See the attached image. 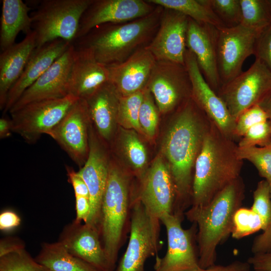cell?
Instances as JSON below:
<instances>
[{"mask_svg": "<svg viewBox=\"0 0 271 271\" xmlns=\"http://www.w3.org/2000/svg\"><path fill=\"white\" fill-rule=\"evenodd\" d=\"M176 111L164 137L162 152L176 189L173 214L183 218L192 204L195 164L211 121L191 97Z\"/></svg>", "mask_w": 271, "mask_h": 271, "instance_id": "cell-1", "label": "cell"}, {"mask_svg": "<svg viewBox=\"0 0 271 271\" xmlns=\"http://www.w3.org/2000/svg\"><path fill=\"white\" fill-rule=\"evenodd\" d=\"M237 148L211 122L195 164L191 206L207 205L240 176L243 161L237 156Z\"/></svg>", "mask_w": 271, "mask_h": 271, "instance_id": "cell-2", "label": "cell"}, {"mask_svg": "<svg viewBox=\"0 0 271 271\" xmlns=\"http://www.w3.org/2000/svg\"><path fill=\"white\" fill-rule=\"evenodd\" d=\"M244 193V183L240 176L207 205L191 206L185 212L187 219L197 225L196 241L202 268L215 264L217 247L231 234L234 215L241 207Z\"/></svg>", "mask_w": 271, "mask_h": 271, "instance_id": "cell-3", "label": "cell"}, {"mask_svg": "<svg viewBox=\"0 0 271 271\" xmlns=\"http://www.w3.org/2000/svg\"><path fill=\"white\" fill-rule=\"evenodd\" d=\"M163 11V7L156 6L152 13L144 17L98 26L77 39L75 46L88 49L98 62L105 66L122 63L151 42Z\"/></svg>", "mask_w": 271, "mask_h": 271, "instance_id": "cell-4", "label": "cell"}, {"mask_svg": "<svg viewBox=\"0 0 271 271\" xmlns=\"http://www.w3.org/2000/svg\"><path fill=\"white\" fill-rule=\"evenodd\" d=\"M133 199L127 176L110 163L98 228L111 271L115 268L119 250L129 230Z\"/></svg>", "mask_w": 271, "mask_h": 271, "instance_id": "cell-5", "label": "cell"}, {"mask_svg": "<svg viewBox=\"0 0 271 271\" xmlns=\"http://www.w3.org/2000/svg\"><path fill=\"white\" fill-rule=\"evenodd\" d=\"M93 0H43L31 16L36 48L57 39L76 40L82 16Z\"/></svg>", "mask_w": 271, "mask_h": 271, "instance_id": "cell-6", "label": "cell"}, {"mask_svg": "<svg viewBox=\"0 0 271 271\" xmlns=\"http://www.w3.org/2000/svg\"><path fill=\"white\" fill-rule=\"evenodd\" d=\"M160 220L151 215L136 197L133 198L127 247L113 271H145V264L161 249Z\"/></svg>", "mask_w": 271, "mask_h": 271, "instance_id": "cell-7", "label": "cell"}, {"mask_svg": "<svg viewBox=\"0 0 271 271\" xmlns=\"http://www.w3.org/2000/svg\"><path fill=\"white\" fill-rule=\"evenodd\" d=\"M78 99L69 94L28 104L10 113L13 131L27 143H35L43 134L48 135Z\"/></svg>", "mask_w": 271, "mask_h": 271, "instance_id": "cell-8", "label": "cell"}, {"mask_svg": "<svg viewBox=\"0 0 271 271\" xmlns=\"http://www.w3.org/2000/svg\"><path fill=\"white\" fill-rule=\"evenodd\" d=\"M167 233L168 246L163 257L156 256L154 271H197L202 269L199 264L196 224L188 229L182 226L183 220L172 213L160 219Z\"/></svg>", "mask_w": 271, "mask_h": 271, "instance_id": "cell-9", "label": "cell"}, {"mask_svg": "<svg viewBox=\"0 0 271 271\" xmlns=\"http://www.w3.org/2000/svg\"><path fill=\"white\" fill-rule=\"evenodd\" d=\"M271 92V71L258 59L244 72L222 85L217 92L236 121L248 108Z\"/></svg>", "mask_w": 271, "mask_h": 271, "instance_id": "cell-10", "label": "cell"}, {"mask_svg": "<svg viewBox=\"0 0 271 271\" xmlns=\"http://www.w3.org/2000/svg\"><path fill=\"white\" fill-rule=\"evenodd\" d=\"M146 88L162 114L176 110L191 97V82L185 65L170 61L156 60Z\"/></svg>", "mask_w": 271, "mask_h": 271, "instance_id": "cell-11", "label": "cell"}, {"mask_svg": "<svg viewBox=\"0 0 271 271\" xmlns=\"http://www.w3.org/2000/svg\"><path fill=\"white\" fill-rule=\"evenodd\" d=\"M217 28V61L222 86L242 72L244 61L253 55L259 33L241 24Z\"/></svg>", "mask_w": 271, "mask_h": 271, "instance_id": "cell-12", "label": "cell"}, {"mask_svg": "<svg viewBox=\"0 0 271 271\" xmlns=\"http://www.w3.org/2000/svg\"><path fill=\"white\" fill-rule=\"evenodd\" d=\"M90 122L86 102L79 99L48 134L80 168L89 153Z\"/></svg>", "mask_w": 271, "mask_h": 271, "instance_id": "cell-13", "label": "cell"}, {"mask_svg": "<svg viewBox=\"0 0 271 271\" xmlns=\"http://www.w3.org/2000/svg\"><path fill=\"white\" fill-rule=\"evenodd\" d=\"M185 65L191 82L192 99L225 137L238 141L235 134V120L223 101L207 83L195 56L187 49Z\"/></svg>", "mask_w": 271, "mask_h": 271, "instance_id": "cell-14", "label": "cell"}, {"mask_svg": "<svg viewBox=\"0 0 271 271\" xmlns=\"http://www.w3.org/2000/svg\"><path fill=\"white\" fill-rule=\"evenodd\" d=\"M156 8L147 1L93 0L82 16L76 40L98 26L125 23L147 16Z\"/></svg>", "mask_w": 271, "mask_h": 271, "instance_id": "cell-15", "label": "cell"}, {"mask_svg": "<svg viewBox=\"0 0 271 271\" xmlns=\"http://www.w3.org/2000/svg\"><path fill=\"white\" fill-rule=\"evenodd\" d=\"M176 189L168 163L158 156L142 177L137 198L148 213L160 219L163 215L173 213Z\"/></svg>", "mask_w": 271, "mask_h": 271, "instance_id": "cell-16", "label": "cell"}, {"mask_svg": "<svg viewBox=\"0 0 271 271\" xmlns=\"http://www.w3.org/2000/svg\"><path fill=\"white\" fill-rule=\"evenodd\" d=\"M188 22L189 18L181 13L164 8L158 29L146 47L156 60L185 65Z\"/></svg>", "mask_w": 271, "mask_h": 271, "instance_id": "cell-17", "label": "cell"}, {"mask_svg": "<svg viewBox=\"0 0 271 271\" xmlns=\"http://www.w3.org/2000/svg\"><path fill=\"white\" fill-rule=\"evenodd\" d=\"M75 53L72 44L49 68L22 94L9 112L36 101L62 98L68 94L67 84Z\"/></svg>", "mask_w": 271, "mask_h": 271, "instance_id": "cell-18", "label": "cell"}, {"mask_svg": "<svg viewBox=\"0 0 271 271\" xmlns=\"http://www.w3.org/2000/svg\"><path fill=\"white\" fill-rule=\"evenodd\" d=\"M89 128V149L87 160L78 171L89 191L90 213L86 223L98 228L102 200L107 182L109 162L103 146Z\"/></svg>", "mask_w": 271, "mask_h": 271, "instance_id": "cell-19", "label": "cell"}, {"mask_svg": "<svg viewBox=\"0 0 271 271\" xmlns=\"http://www.w3.org/2000/svg\"><path fill=\"white\" fill-rule=\"evenodd\" d=\"M217 28L189 18L186 48L195 56L205 80L216 92L221 86L217 61Z\"/></svg>", "mask_w": 271, "mask_h": 271, "instance_id": "cell-20", "label": "cell"}, {"mask_svg": "<svg viewBox=\"0 0 271 271\" xmlns=\"http://www.w3.org/2000/svg\"><path fill=\"white\" fill-rule=\"evenodd\" d=\"M58 241L72 254L100 271H111L97 227L74 220L63 228Z\"/></svg>", "mask_w": 271, "mask_h": 271, "instance_id": "cell-21", "label": "cell"}, {"mask_svg": "<svg viewBox=\"0 0 271 271\" xmlns=\"http://www.w3.org/2000/svg\"><path fill=\"white\" fill-rule=\"evenodd\" d=\"M156 62L152 53L146 47L142 48L124 62L106 66L109 82L121 96L143 91Z\"/></svg>", "mask_w": 271, "mask_h": 271, "instance_id": "cell-22", "label": "cell"}, {"mask_svg": "<svg viewBox=\"0 0 271 271\" xmlns=\"http://www.w3.org/2000/svg\"><path fill=\"white\" fill-rule=\"evenodd\" d=\"M75 47L67 84L68 93L84 99L109 81V73L107 66L98 62L89 50Z\"/></svg>", "mask_w": 271, "mask_h": 271, "instance_id": "cell-23", "label": "cell"}, {"mask_svg": "<svg viewBox=\"0 0 271 271\" xmlns=\"http://www.w3.org/2000/svg\"><path fill=\"white\" fill-rule=\"evenodd\" d=\"M72 44L62 39L37 48L32 54L20 78L10 89L4 113L10 110L22 94L37 80Z\"/></svg>", "mask_w": 271, "mask_h": 271, "instance_id": "cell-24", "label": "cell"}, {"mask_svg": "<svg viewBox=\"0 0 271 271\" xmlns=\"http://www.w3.org/2000/svg\"><path fill=\"white\" fill-rule=\"evenodd\" d=\"M36 48L35 32L26 35L18 43L2 51L0 55V108L3 110L8 94L22 75Z\"/></svg>", "mask_w": 271, "mask_h": 271, "instance_id": "cell-25", "label": "cell"}, {"mask_svg": "<svg viewBox=\"0 0 271 271\" xmlns=\"http://www.w3.org/2000/svg\"><path fill=\"white\" fill-rule=\"evenodd\" d=\"M120 95L109 81L84 99L99 137L109 141L115 131Z\"/></svg>", "mask_w": 271, "mask_h": 271, "instance_id": "cell-26", "label": "cell"}, {"mask_svg": "<svg viewBox=\"0 0 271 271\" xmlns=\"http://www.w3.org/2000/svg\"><path fill=\"white\" fill-rule=\"evenodd\" d=\"M31 8L22 0H3L0 27L1 52L15 44L18 35L32 31V21L29 13Z\"/></svg>", "mask_w": 271, "mask_h": 271, "instance_id": "cell-27", "label": "cell"}, {"mask_svg": "<svg viewBox=\"0 0 271 271\" xmlns=\"http://www.w3.org/2000/svg\"><path fill=\"white\" fill-rule=\"evenodd\" d=\"M35 259L48 271H100L72 254L59 241L43 243Z\"/></svg>", "mask_w": 271, "mask_h": 271, "instance_id": "cell-28", "label": "cell"}, {"mask_svg": "<svg viewBox=\"0 0 271 271\" xmlns=\"http://www.w3.org/2000/svg\"><path fill=\"white\" fill-rule=\"evenodd\" d=\"M164 9L177 11L197 23L216 28L224 27L208 6L207 0H148Z\"/></svg>", "mask_w": 271, "mask_h": 271, "instance_id": "cell-29", "label": "cell"}, {"mask_svg": "<svg viewBox=\"0 0 271 271\" xmlns=\"http://www.w3.org/2000/svg\"><path fill=\"white\" fill-rule=\"evenodd\" d=\"M241 25L260 33L271 24V8L269 0H240Z\"/></svg>", "mask_w": 271, "mask_h": 271, "instance_id": "cell-30", "label": "cell"}, {"mask_svg": "<svg viewBox=\"0 0 271 271\" xmlns=\"http://www.w3.org/2000/svg\"><path fill=\"white\" fill-rule=\"evenodd\" d=\"M143 97V91L126 96H120L117 116V123L125 129L142 133L139 116Z\"/></svg>", "mask_w": 271, "mask_h": 271, "instance_id": "cell-31", "label": "cell"}, {"mask_svg": "<svg viewBox=\"0 0 271 271\" xmlns=\"http://www.w3.org/2000/svg\"><path fill=\"white\" fill-rule=\"evenodd\" d=\"M238 158L247 160L256 168L259 175L267 181L271 189V144L264 147L239 148Z\"/></svg>", "mask_w": 271, "mask_h": 271, "instance_id": "cell-32", "label": "cell"}, {"mask_svg": "<svg viewBox=\"0 0 271 271\" xmlns=\"http://www.w3.org/2000/svg\"><path fill=\"white\" fill-rule=\"evenodd\" d=\"M122 150L131 166L136 170L141 171L145 167L148 156L143 143L133 130H125L120 136Z\"/></svg>", "mask_w": 271, "mask_h": 271, "instance_id": "cell-33", "label": "cell"}, {"mask_svg": "<svg viewBox=\"0 0 271 271\" xmlns=\"http://www.w3.org/2000/svg\"><path fill=\"white\" fill-rule=\"evenodd\" d=\"M263 229L261 217L251 208H239L233 217L231 236L240 239Z\"/></svg>", "mask_w": 271, "mask_h": 271, "instance_id": "cell-34", "label": "cell"}, {"mask_svg": "<svg viewBox=\"0 0 271 271\" xmlns=\"http://www.w3.org/2000/svg\"><path fill=\"white\" fill-rule=\"evenodd\" d=\"M154 97L149 90H143V97L139 110V121L142 133L153 139L156 132L160 113Z\"/></svg>", "mask_w": 271, "mask_h": 271, "instance_id": "cell-35", "label": "cell"}, {"mask_svg": "<svg viewBox=\"0 0 271 271\" xmlns=\"http://www.w3.org/2000/svg\"><path fill=\"white\" fill-rule=\"evenodd\" d=\"M207 2L224 27H233L241 24L240 0H207Z\"/></svg>", "mask_w": 271, "mask_h": 271, "instance_id": "cell-36", "label": "cell"}, {"mask_svg": "<svg viewBox=\"0 0 271 271\" xmlns=\"http://www.w3.org/2000/svg\"><path fill=\"white\" fill-rule=\"evenodd\" d=\"M0 271H48L25 249L0 257Z\"/></svg>", "mask_w": 271, "mask_h": 271, "instance_id": "cell-37", "label": "cell"}, {"mask_svg": "<svg viewBox=\"0 0 271 271\" xmlns=\"http://www.w3.org/2000/svg\"><path fill=\"white\" fill-rule=\"evenodd\" d=\"M253 199L251 208L262 219L264 230L271 218L270 189L267 181L263 180L257 183L253 193Z\"/></svg>", "mask_w": 271, "mask_h": 271, "instance_id": "cell-38", "label": "cell"}, {"mask_svg": "<svg viewBox=\"0 0 271 271\" xmlns=\"http://www.w3.org/2000/svg\"><path fill=\"white\" fill-rule=\"evenodd\" d=\"M271 144V127L268 120L250 128L240 139L239 148L264 147Z\"/></svg>", "mask_w": 271, "mask_h": 271, "instance_id": "cell-39", "label": "cell"}, {"mask_svg": "<svg viewBox=\"0 0 271 271\" xmlns=\"http://www.w3.org/2000/svg\"><path fill=\"white\" fill-rule=\"evenodd\" d=\"M268 120L266 112L259 105H255L242 112L235 121V134L239 141L252 126Z\"/></svg>", "mask_w": 271, "mask_h": 271, "instance_id": "cell-40", "label": "cell"}, {"mask_svg": "<svg viewBox=\"0 0 271 271\" xmlns=\"http://www.w3.org/2000/svg\"><path fill=\"white\" fill-rule=\"evenodd\" d=\"M253 55L271 71V24L258 34Z\"/></svg>", "mask_w": 271, "mask_h": 271, "instance_id": "cell-41", "label": "cell"}, {"mask_svg": "<svg viewBox=\"0 0 271 271\" xmlns=\"http://www.w3.org/2000/svg\"><path fill=\"white\" fill-rule=\"evenodd\" d=\"M251 251L252 254L264 253L271 251V218L266 228L254 238L251 247Z\"/></svg>", "mask_w": 271, "mask_h": 271, "instance_id": "cell-42", "label": "cell"}, {"mask_svg": "<svg viewBox=\"0 0 271 271\" xmlns=\"http://www.w3.org/2000/svg\"><path fill=\"white\" fill-rule=\"evenodd\" d=\"M21 218L14 211L7 209L0 214V230L4 232H10L20 226Z\"/></svg>", "mask_w": 271, "mask_h": 271, "instance_id": "cell-43", "label": "cell"}, {"mask_svg": "<svg viewBox=\"0 0 271 271\" xmlns=\"http://www.w3.org/2000/svg\"><path fill=\"white\" fill-rule=\"evenodd\" d=\"M66 170L68 179L74 189L75 196H84L89 199L88 187L78 172L75 171L69 167H67Z\"/></svg>", "mask_w": 271, "mask_h": 271, "instance_id": "cell-44", "label": "cell"}, {"mask_svg": "<svg viewBox=\"0 0 271 271\" xmlns=\"http://www.w3.org/2000/svg\"><path fill=\"white\" fill-rule=\"evenodd\" d=\"M25 249V243L17 237L9 236L0 241V257Z\"/></svg>", "mask_w": 271, "mask_h": 271, "instance_id": "cell-45", "label": "cell"}, {"mask_svg": "<svg viewBox=\"0 0 271 271\" xmlns=\"http://www.w3.org/2000/svg\"><path fill=\"white\" fill-rule=\"evenodd\" d=\"M76 216L74 221L77 222L86 223L90 213V203L88 197L75 196Z\"/></svg>", "mask_w": 271, "mask_h": 271, "instance_id": "cell-46", "label": "cell"}, {"mask_svg": "<svg viewBox=\"0 0 271 271\" xmlns=\"http://www.w3.org/2000/svg\"><path fill=\"white\" fill-rule=\"evenodd\" d=\"M247 261L254 271H271V251L252 254Z\"/></svg>", "mask_w": 271, "mask_h": 271, "instance_id": "cell-47", "label": "cell"}, {"mask_svg": "<svg viewBox=\"0 0 271 271\" xmlns=\"http://www.w3.org/2000/svg\"><path fill=\"white\" fill-rule=\"evenodd\" d=\"M250 265L247 261L235 260L227 265H214L197 271H250Z\"/></svg>", "mask_w": 271, "mask_h": 271, "instance_id": "cell-48", "label": "cell"}, {"mask_svg": "<svg viewBox=\"0 0 271 271\" xmlns=\"http://www.w3.org/2000/svg\"><path fill=\"white\" fill-rule=\"evenodd\" d=\"M13 131L12 123L11 118L3 117L0 119V139L7 138Z\"/></svg>", "mask_w": 271, "mask_h": 271, "instance_id": "cell-49", "label": "cell"}, {"mask_svg": "<svg viewBox=\"0 0 271 271\" xmlns=\"http://www.w3.org/2000/svg\"><path fill=\"white\" fill-rule=\"evenodd\" d=\"M266 112L271 127V92L258 104Z\"/></svg>", "mask_w": 271, "mask_h": 271, "instance_id": "cell-50", "label": "cell"}, {"mask_svg": "<svg viewBox=\"0 0 271 271\" xmlns=\"http://www.w3.org/2000/svg\"><path fill=\"white\" fill-rule=\"evenodd\" d=\"M269 2L270 8H271V0H269Z\"/></svg>", "mask_w": 271, "mask_h": 271, "instance_id": "cell-51", "label": "cell"}]
</instances>
